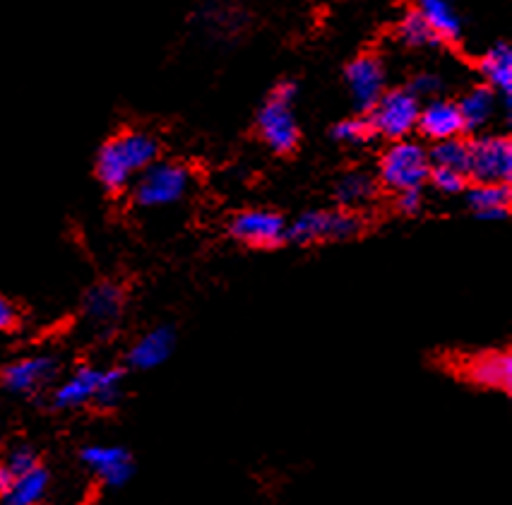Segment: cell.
Returning <instances> with one entry per match:
<instances>
[{"mask_svg": "<svg viewBox=\"0 0 512 505\" xmlns=\"http://www.w3.org/2000/svg\"><path fill=\"white\" fill-rule=\"evenodd\" d=\"M395 34L409 49H433V46H440L436 34L431 32V27L426 25V20L416 8L402 15V20L395 27Z\"/></svg>", "mask_w": 512, "mask_h": 505, "instance_id": "d4e9b609", "label": "cell"}, {"mask_svg": "<svg viewBox=\"0 0 512 505\" xmlns=\"http://www.w3.org/2000/svg\"><path fill=\"white\" fill-rule=\"evenodd\" d=\"M363 231V222L349 210H311L303 212L287 227V241L320 243V241H351Z\"/></svg>", "mask_w": 512, "mask_h": 505, "instance_id": "5b68a950", "label": "cell"}, {"mask_svg": "<svg viewBox=\"0 0 512 505\" xmlns=\"http://www.w3.org/2000/svg\"><path fill=\"white\" fill-rule=\"evenodd\" d=\"M190 186L193 176L186 164L159 159L133 181V202L142 210H162L186 198Z\"/></svg>", "mask_w": 512, "mask_h": 505, "instance_id": "7a4b0ae2", "label": "cell"}, {"mask_svg": "<svg viewBox=\"0 0 512 505\" xmlns=\"http://www.w3.org/2000/svg\"><path fill=\"white\" fill-rule=\"evenodd\" d=\"M284 217L272 210H246L231 219L229 231L236 241L250 248H277L287 241Z\"/></svg>", "mask_w": 512, "mask_h": 505, "instance_id": "8fae6325", "label": "cell"}, {"mask_svg": "<svg viewBox=\"0 0 512 505\" xmlns=\"http://www.w3.org/2000/svg\"><path fill=\"white\" fill-rule=\"evenodd\" d=\"M416 10L424 17L440 44H457L462 39L464 22L455 5L445 3V0H424Z\"/></svg>", "mask_w": 512, "mask_h": 505, "instance_id": "ffe728a7", "label": "cell"}, {"mask_svg": "<svg viewBox=\"0 0 512 505\" xmlns=\"http://www.w3.org/2000/svg\"><path fill=\"white\" fill-rule=\"evenodd\" d=\"M457 373L484 390H496L508 395L512 388V356L510 349H488V352L469 354L457 364Z\"/></svg>", "mask_w": 512, "mask_h": 505, "instance_id": "9c48e42d", "label": "cell"}, {"mask_svg": "<svg viewBox=\"0 0 512 505\" xmlns=\"http://www.w3.org/2000/svg\"><path fill=\"white\" fill-rule=\"evenodd\" d=\"M101 371L97 366H77L68 378L61 380L51 390V407L58 412H70V409H82L94 404L101 385Z\"/></svg>", "mask_w": 512, "mask_h": 505, "instance_id": "7c38bea8", "label": "cell"}, {"mask_svg": "<svg viewBox=\"0 0 512 505\" xmlns=\"http://www.w3.org/2000/svg\"><path fill=\"white\" fill-rule=\"evenodd\" d=\"M299 87L294 80H282L258 111V133L272 152L289 154L299 147L301 130L294 116Z\"/></svg>", "mask_w": 512, "mask_h": 505, "instance_id": "6da1fadb", "label": "cell"}, {"mask_svg": "<svg viewBox=\"0 0 512 505\" xmlns=\"http://www.w3.org/2000/svg\"><path fill=\"white\" fill-rule=\"evenodd\" d=\"M61 373V361L51 354H34L25 359L10 361L0 371V385L20 397H34L51 388Z\"/></svg>", "mask_w": 512, "mask_h": 505, "instance_id": "52a82bcc", "label": "cell"}, {"mask_svg": "<svg viewBox=\"0 0 512 505\" xmlns=\"http://www.w3.org/2000/svg\"><path fill=\"white\" fill-rule=\"evenodd\" d=\"M94 174H97V181L101 188L109 190V193H123L125 188L133 186L135 171L130 169L125 157L118 150L116 140H106L97 152V162H94Z\"/></svg>", "mask_w": 512, "mask_h": 505, "instance_id": "d6986e66", "label": "cell"}, {"mask_svg": "<svg viewBox=\"0 0 512 505\" xmlns=\"http://www.w3.org/2000/svg\"><path fill=\"white\" fill-rule=\"evenodd\" d=\"M176 349V330L171 325H157L147 330L125 352V366L133 371H154L171 359Z\"/></svg>", "mask_w": 512, "mask_h": 505, "instance_id": "4fadbf2b", "label": "cell"}, {"mask_svg": "<svg viewBox=\"0 0 512 505\" xmlns=\"http://www.w3.org/2000/svg\"><path fill=\"white\" fill-rule=\"evenodd\" d=\"M431 174L428 150L416 140L392 142L378 164V183L388 190H424Z\"/></svg>", "mask_w": 512, "mask_h": 505, "instance_id": "3957f363", "label": "cell"}, {"mask_svg": "<svg viewBox=\"0 0 512 505\" xmlns=\"http://www.w3.org/2000/svg\"><path fill=\"white\" fill-rule=\"evenodd\" d=\"M51 486V474L44 465H39L32 472L22 474V477L13 479V484L8 486V491L0 493V501L3 505H41L44 503L46 493Z\"/></svg>", "mask_w": 512, "mask_h": 505, "instance_id": "7402d4cb", "label": "cell"}, {"mask_svg": "<svg viewBox=\"0 0 512 505\" xmlns=\"http://www.w3.org/2000/svg\"><path fill=\"white\" fill-rule=\"evenodd\" d=\"M20 325V311L10 299L0 296V332H10Z\"/></svg>", "mask_w": 512, "mask_h": 505, "instance_id": "1f68e13d", "label": "cell"}, {"mask_svg": "<svg viewBox=\"0 0 512 505\" xmlns=\"http://www.w3.org/2000/svg\"><path fill=\"white\" fill-rule=\"evenodd\" d=\"M421 205H424V190H404V193H397V210L402 215H419Z\"/></svg>", "mask_w": 512, "mask_h": 505, "instance_id": "4dcf8cb0", "label": "cell"}, {"mask_svg": "<svg viewBox=\"0 0 512 505\" xmlns=\"http://www.w3.org/2000/svg\"><path fill=\"white\" fill-rule=\"evenodd\" d=\"M467 205L481 222H503L508 219L512 190L508 183H472L467 186Z\"/></svg>", "mask_w": 512, "mask_h": 505, "instance_id": "ac0fdd59", "label": "cell"}, {"mask_svg": "<svg viewBox=\"0 0 512 505\" xmlns=\"http://www.w3.org/2000/svg\"><path fill=\"white\" fill-rule=\"evenodd\" d=\"M469 181L508 183L512 178V142L508 135L484 133L469 140Z\"/></svg>", "mask_w": 512, "mask_h": 505, "instance_id": "8992f818", "label": "cell"}, {"mask_svg": "<svg viewBox=\"0 0 512 505\" xmlns=\"http://www.w3.org/2000/svg\"><path fill=\"white\" fill-rule=\"evenodd\" d=\"M421 114V101L412 97L407 89H388L383 97L378 99V104L368 111V126H371L373 135L380 138L400 142L409 140V135L416 130Z\"/></svg>", "mask_w": 512, "mask_h": 505, "instance_id": "277c9868", "label": "cell"}, {"mask_svg": "<svg viewBox=\"0 0 512 505\" xmlns=\"http://www.w3.org/2000/svg\"><path fill=\"white\" fill-rule=\"evenodd\" d=\"M378 188L380 183L371 174H366V171H349V174H344L337 181L335 198L342 205V210L354 212L359 207L371 205L375 195H378Z\"/></svg>", "mask_w": 512, "mask_h": 505, "instance_id": "603a6c76", "label": "cell"}, {"mask_svg": "<svg viewBox=\"0 0 512 505\" xmlns=\"http://www.w3.org/2000/svg\"><path fill=\"white\" fill-rule=\"evenodd\" d=\"M332 138L342 142V145L361 147V145H368L375 135L371 126H368L366 116H354V118H347V121H339L337 126L332 128Z\"/></svg>", "mask_w": 512, "mask_h": 505, "instance_id": "4316f807", "label": "cell"}, {"mask_svg": "<svg viewBox=\"0 0 512 505\" xmlns=\"http://www.w3.org/2000/svg\"><path fill=\"white\" fill-rule=\"evenodd\" d=\"M479 73L486 80V87H491L503 101L505 111L510 116L512 101V49L508 41H498L479 58Z\"/></svg>", "mask_w": 512, "mask_h": 505, "instance_id": "2e32d148", "label": "cell"}, {"mask_svg": "<svg viewBox=\"0 0 512 505\" xmlns=\"http://www.w3.org/2000/svg\"><path fill=\"white\" fill-rule=\"evenodd\" d=\"M416 130H419L426 140H431L433 145H436V142L462 138L464 123L460 109H457V101L443 97L426 101V104L421 106Z\"/></svg>", "mask_w": 512, "mask_h": 505, "instance_id": "9a60e30c", "label": "cell"}, {"mask_svg": "<svg viewBox=\"0 0 512 505\" xmlns=\"http://www.w3.org/2000/svg\"><path fill=\"white\" fill-rule=\"evenodd\" d=\"M80 462L109 489H123L135 474V462L128 448L109 443H92L80 450Z\"/></svg>", "mask_w": 512, "mask_h": 505, "instance_id": "30bf717a", "label": "cell"}, {"mask_svg": "<svg viewBox=\"0 0 512 505\" xmlns=\"http://www.w3.org/2000/svg\"><path fill=\"white\" fill-rule=\"evenodd\" d=\"M125 294L118 284L97 282L85 291L82 299V316L94 330H113L123 316Z\"/></svg>", "mask_w": 512, "mask_h": 505, "instance_id": "5bb4252c", "label": "cell"}, {"mask_svg": "<svg viewBox=\"0 0 512 505\" xmlns=\"http://www.w3.org/2000/svg\"><path fill=\"white\" fill-rule=\"evenodd\" d=\"M428 162L433 169H450L457 174H469V140L455 138L436 142V145L428 150ZM469 178V176H467Z\"/></svg>", "mask_w": 512, "mask_h": 505, "instance_id": "cb8c5ba5", "label": "cell"}, {"mask_svg": "<svg viewBox=\"0 0 512 505\" xmlns=\"http://www.w3.org/2000/svg\"><path fill=\"white\" fill-rule=\"evenodd\" d=\"M498 106H503V101L491 87L486 85H474L472 89L462 94L457 101V109H460L464 133H481L488 123L493 121V116L498 114ZM505 109V106H503ZM508 114V111H505Z\"/></svg>", "mask_w": 512, "mask_h": 505, "instance_id": "e0dca14e", "label": "cell"}, {"mask_svg": "<svg viewBox=\"0 0 512 505\" xmlns=\"http://www.w3.org/2000/svg\"><path fill=\"white\" fill-rule=\"evenodd\" d=\"M39 465H41L39 453L27 443H20L15 445V448H10V453L5 455L3 462H0V467H3L13 479L32 472V469H37Z\"/></svg>", "mask_w": 512, "mask_h": 505, "instance_id": "83f0119b", "label": "cell"}, {"mask_svg": "<svg viewBox=\"0 0 512 505\" xmlns=\"http://www.w3.org/2000/svg\"><path fill=\"white\" fill-rule=\"evenodd\" d=\"M407 89L412 97H416L419 101H431V99H438V94L443 92L445 85H443V77H440L438 73H428V70H424V73L414 75L412 82H409Z\"/></svg>", "mask_w": 512, "mask_h": 505, "instance_id": "f546056e", "label": "cell"}, {"mask_svg": "<svg viewBox=\"0 0 512 505\" xmlns=\"http://www.w3.org/2000/svg\"><path fill=\"white\" fill-rule=\"evenodd\" d=\"M113 140H116L125 162L135 171V176H140L147 166L159 162V140L147 130H125Z\"/></svg>", "mask_w": 512, "mask_h": 505, "instance_id": "44dd1931", "label": "cell"}, {"mask_svg": "<svg viewBox=\"0 0 512 505\" xmlns=\"http://www.w3.org/2000/svg\"><path fill=\"white\" fill-rule=\"evenodd\" d=\"M125 395V368H104L101 371V385L97 392V400L92 407H97L99 412H113L118 404L123 402Z\"/></svg>", "mask_w": 512, "mask_h": 505, "instance_id": "484cf974", "label": "cell"}, {"mask_svg": "<svg viewBox=\"0 0 512 505\" xmlns=\"http://www.w3.org/2000/svg\"><path fill=\"white\" fill-rule=\"evenodd\" d=\"M349 97L361 114H368L388 92V70L375 53H361L344 70Z\"/></svg>", "mask_w": 512, "mask_h": 505, "instance_id": "ba28073f", "label": "cell"}, {"mask_svg": "<svg viewBox=\"0 0 512 505\" xmlns=\"http://www.w3.org/2000/svg\"><path fill=\"white\" fill-rule=\"evenodd\" d=\"M428 183H431V186L436 190H440L443 195H460V193H464V190H467L469 178L464 174H457V171L433 169V166H431Z\"/></svg>", "mask_w": 512, "mask_h": 505, "instance_id": "f1b7e54d", "label": "cell"}]
</instances>
